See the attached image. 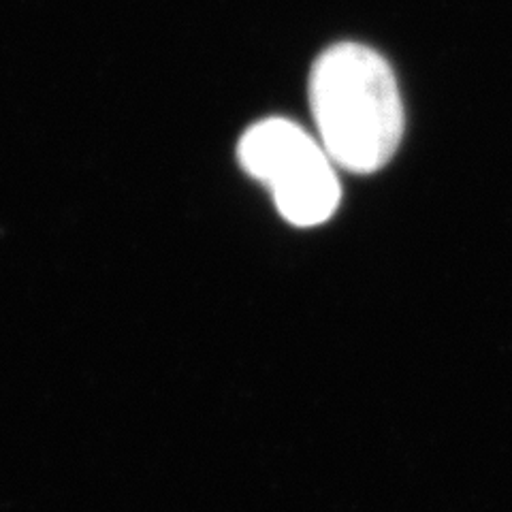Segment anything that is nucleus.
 Instances as JSON below:
<instances>
[{
	"label": "nucleus",
	"mask_w": 512,
	"mask_h": 512,
	"mask_svg": "<svg viewBox=\"0 0 512 512\" xmlns=\"http://www.w3.org/2000/svg\"><path fill=\"white\" fill-rule=\"evenodd\" d=\"M310 103L333 163L352 173L382 169L404 135V105L393 69L359 43H338L316 60Z\"/></svg>",
	"instance_id": "obj_1"
},
{
	"label": "nucleus",
	"mask_w": 512,
	"mask_h": 512,
	"mask_svg": "<svg viewBox=\"0 0 512 512\" xmlns=\"http://www.w3.org/2000/svg\"><path fill=\"white\" fill-rule=\"evenodd\" d=\"M237 156L254 180L269 186L278 212L295 227L327 222L340 205L342 188L333 158L320 139L284 118L256 122L239 141Z\"/></svg>",
	"instance_id": "obj_2"
}]
</instances>
